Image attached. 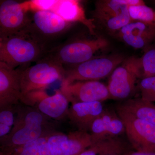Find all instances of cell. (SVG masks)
Instances as JSON below:
<instances>
[{"instance_id":"obj_1","label":"cell","mask_w":155,"mask_h":155,"mask_svg":"<svg viewBox=\"0 0 155 155\" xmlns=\"http://www.w3.org/2000/svg\"><path fill=\"white\" fill-rule=\"evenodd\" d=\"M49 119L37 108L19 103L16 107L15 123L11 132L0 138V153L8 151L56 131Z\"/></svg>"},{"instance_id":"obj_2","label":"cell","mask_w":155,"mask_h":155,"mask_svg":"<svg viewBox=\"0 0 155 155\" xmlns=\"http://www.w3.org/2000/svg\"><path fill=\"white\" fill-rule=\"evenodd\" d=\"M30 24L25 33L40 45L47 53L58 45L75 25L51 11H30Z\"/></svg>"},{"instance_id":"obj_3","label":"cell","mask_w":155,"mask_h":155,"mask_svg":"<svg viewBox=\"0 0 155 155\" xmlns=\"http://www.w3.org/2000/svg\"><path fill=\"white\" fill-rule=\"evenodd\" d=\"M109 42L102 36L94 38H69L53 48L46 55L62 64L65 69L94 58L96 53L108 47Z\"/></svg>"},{"instance_id":"obj_4","label":"cell","mask_w":155,"mask_h":155,"mask_svg":"<svg viewBox=\"0 0 155 155\" xmlns=\"http://www.w3.org/2000/svg\"><path fill=\"white\" fill-rule=\"evenodd\" d=\"M46 54L43 48L26 33L0 39V62L13 69L29 67Z\"/></svg>"},{"instance_id":"obj_5","label":"cell","mask_w":155,"mask_h":155,"mask_svg":"<svg viewBox=\"0 0 155 155\" xmlns=\"http://www.w3.org/2000/svg\"><path fill=\"white\" fill-rule=\"evenodd\" d=\"M22 94L35 90L45 89L65 77L66 69L52 58L45 55L32 66L19 67Z\"/></svg>"},{"instance_id":"obj_6","label":"cell","mask_w":155,"mask_h":155,"mask_svg":"<svg viewBox=\"0 0 155 155\" xmlns=\"http://www.w3.org/2000/svg\"><path fill=\"white\" fill-rule=\"evenodd\" d=\"M125 59L124 57L119 55L94 58L76 66L65 68V77L61 83L98 81L105 78L112 74Z\"/></svg>"},{"instance_id":"obj_7","label":"cell","mask_w":155,"mask_h":155,"mask_svg":"<svg viewBox=\"0 0 155 155\" xmlns=\"http://www.w3.org/2000/svg\"><path fill=\"white\" fill-rule=\"evenodd\" d=\"M140 58L125 59L111 74L107 86L110 99L127 100L135 91L137 78H140Z\"/></svg>"},{"instance_id":"obj_8","label":"cell","mask_w":155,"mask_h":155,"mask_svg":"<svg viewBox=\"0 0 155 155\" xmlns=\"http://www.w3.org/2000/svg\"><path fill=\"white\" fill-rule=\"evenodd\" d=\"M116 112L124 123L127 140L135 151H155V125L136 118L116 108Z\"/></svg>"},{"instance_id":"obj_9","label":"cell","mask_w":155,"mask_h":155,"mask_svg":"<svg viewBox=\"0 0 155 155\" xmlns=\"http://www.w3.org/2000/svg\"><path fill=\"white\" fill-rule=\"evenodd\" d=\"M30 22V13L26 2L1 1L0 39L25 33Z\"/></svg>"},{"instance_id":"obj_10","label":"cell","mask_w":155,"mask_h":155,"mask_svg":"<svg viewBox=\"0 0 155 155\" xmlns=\"http://www.w3.org/2000/svg\"><path fill=\"white\" fill-rule=\"evenodd\" d=\"M60 90L71 104L101 102L110 99L107 86L98 81L61 83Z\"/></svg>"},{"instance_id":"obj_11","label":"cell","mask_w":155,"mask_h":155,"mask_svg":"<svg viewBox=\"0 0 155 155\" xmlns=\"http://www.w3.org/2000/svg\"><path fill=\"white\" fill-rule=\"evenodd\" d=\"M48 143L53 155H78L92 141L88 132L78 130L67 134L56 131L48 136Z\"/></svg>"},{"instance_id":"obj_12","label":"cell","mask_w":155,"mask_h":155,"mask_svg":"<svg viewBox=\"0 0 155 155\" xmlns=\"http://www.w3.org/2000/svg\"><path fill=\"white\" fill-rule=\"evenodd\" d=\"M94 17L112 31L119 30L130 21L128 7L117 0H101L95 3Z\"/></svg>"},{"instance_id":"obj_13","label":"cell","mask_w":155,"mask_h":155,"mask_svg":"<svg viewBox=\"0 0 155 155\" xmlns=\"http://www.w3.org/2000/svg\"><path fill=\"white\" fill-rule=\"evenodd\" d=\"M21 95L19 69L0 62V108L18 105Z\"/></svg>"},{"instance_id":"obj_14","label":"cell","mask_w":155,"mask_h":155,"mask_svg":"<svg viewBox=\"0 0 155 155\" xmlns=\"http://www.w3.org/2000/svg\"><path fill=\"white\" fill-rule=\"evenodd\" d=\"M89 133L93 145L105 139L122 136L125 133V125L116 112L105 109L92 123Z\"/></svg>"},{"instance_id":"obj_15","label":"cell","mask_w":155,"mask_h":155,"mask_svg":"<svg viewBox=\"0 0 155 155\" xmlns=\"http://www.w3.org/2000/svg\"><path fill=\"white\" fill-rule=\"evenodd\" d=\"M104 110L101 102L73 103L69 108L67 117L78 130L89 132L92 123Z\"/></svg>"},{"instance_id":"obj_16","label":"cell","mask_w":155,"mask_h":155,"mask_svg":"<svg viewBox=\"0 0 155 155\" xmlns=\"http://www.w3.org/2000/svg\"><path fill=\"white\" fill-rule=\"evenodd\" d=\"M119 36L128 45L142 48L155 41V28L139 21H132L119 31Z\"/></svg>"},{"instance_id":"obj_17","label":"cell","mask_w":155,"mask_h":155,"mask_svg":"<svg viewBox=\"0 0 155 155\" xmlns=\"http://www.w3.org/2000/svg\"><path fill=\"white\" fill-rule=\"evenodd\" d=\"M51 11L69 22H80L88 28L91 35H97L94 19H88L79 1L75 0L57 1Z\"/></svg>"},{"instance_id":"obj_18","label":"cell","mask_w":155,"mask_h":155,"mask_svg":"<svg viewBox=\"0 0 155 155\" xmlns=\"http://www.w3.org/2000/svg\"><path fill=\"white\" fill-rule=\"evenodd\" d=\"M69 102L60 90H55V94L49 96L40 103L36 108L48 118L61 120L67 116Z\"/></svg>"},{"instance_id":"obj_19","label":"cell","mask_w":155,"mask_h":155,"mask_svg":"<svg viewBox=\"0 0 155 155\" xmlns=\"http://www.w3.org/2000/svg\"><path fill=\"white\" fill-rule=\"evenodd\" d=\"M136 118L155 125V104L142 99H128L116 105Z\"/></svg>"},{"instance_id":"obj_20","label":"cell","mask_w":155,"mask_h":155,"mask_svg":"<svg viewBox=\"0 0 155 155\" xmlns=\"http://www.w3.org/2000/svg\"><path fill=\"white\" fill-rule=\"evenodd\" d=\"M121 136L103 140L90 147L97 155H127L134 149Z\"/></svg>"},{"instance_id":"obj_21","label":"cell","mask_w":155,"mask_h":155,"mask_svg":"<svg viewBox=\"0 0 155 155\" xmlns=\"http://www.w3.org/2000/svg\"><path fill=\"white\" fill-rule=\"evenodd\" d=\"M50 134L8 151L0 153V155H53L48 143Z\"/></svg>"},{"instance_id":"obj_22","label":"cell","mask_w":155,"mask_h":155,"mask_svg":"<svg viewBox=\"0 0 155 155\" xmlns=\"http://www.w3.org/2000/svg\"><path fill=\"white\" fill-rule=\"evenodd\" d=\"M132 21H139L155 28V11L146 5L128 7Z\"/></svg>"},{"instance_id":"obj_23","label":"cell","mask_w":155,"mask_h":155,"mask_svg":"<svg viewBox=\"0 0 155 155\" xmlns=\"http://www.w3.org/2000/svg\"><path fill=\"white\" fill-rule=\"evenodd\" d=\"M17 106L0 108V138L11 132L15 123Z\"/></svg>"},{"instance_id":"obj_24","label":"cell","mask_w":155,"mask_h":155,"mask_svg":"<svg viewBox=\"0 0 155 155\" xmlns=\"http://www.w3.org/2000/svg\"><path fill=\"white\" fill-rule=\"evenodd\" d=\"M140 78L155 75V47L147 50L140 58Z\"/></svg>"},{"instance_id":"obj_25","label":"cell","mask_w":155,"mask_h":155,"mask_svg":"<svg viewBox=\"0 0 155 155\" xmlns=\"http://www.w3.org/2000/svg\"><path fill=\"white\" fill-rule=\"evenodd\" d=\"M48 96L45 89L35 90L21 95L20 103L28 107L37 108L40 103Z\"/></svg>"},{"instance_id":"obj_26","label":"cell","mask_w":155,"mask_h":155,"mask_svg":"<svg viewBox=\"0 0 155 155\" xmlns=\"http://www.w3.org/2000/svg\"><path fill=\"white\" fill-rule=\"evenodd\" d=\"M118 2L125 5L127 7L145 5L144 2L141 0H117Z\"/></svg>"},{"instance_id":"obj_27","label":"cell","mask_w":155,"mask_h":155,"mask_svg":"<svg viewBox=\"0 0 155 155\" xmlns=\"http://www.w3.org/2000/svg\"><path fill=\"white\" fill-rule=\"evenodd\" d=\"M142 99L151 102L153 103L155 102V84L150 92L143 98Z\"/></svg>"},{"instance_id":"obj_28","label":"cell","mask_w":155,"mask_h":155,"mask_svg":"<svg viewBox=\"0 0 155 155\" xmlns=\"http://www.w3.org/2000/svg\"><path fill=\"white\" fill-rule=\"evenodd\" d=\"M127 155H155V151L154 152H140L133 150Z\"/></svg>"},{"instance_id":"obj_29","label":"cell","mask_w":155,"mask_h":155,"mask_svg":"<svg viewBox=\"0 0 155 155\" xmlns=\"http://www.w3.org/2000/svg\"><path fill=\"white\" fill-rule=\"evenodd\" d=\"M154 2L155 3V1H154Z\"/></svg>"}]
</instances>
